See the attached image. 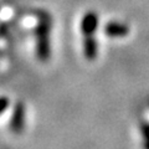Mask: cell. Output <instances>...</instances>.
Masks as SVG:
<instances>
[{
	"label": "cell",
	"mask_w": 149,
	"mask_h": 149,
	"mask_svg": "<svg viewBox=\"0 0 149 149\" xmlns=\"http://www.w3.org/2000/svg\"><path fill=\"white\" fill-rule=\"evenodd\" d=\"M98 27V15L95 11H88L81 20V31L83 36H92Z\"/></svg>",
	"instance_id": "3"
},
{
	"label": "cell",
	"mask_w": 149,
	"mask_h": 149,
	"mask_svg": "<svg viewBox=\"0 0 149 149\" xmlns=\"http://www.w3.org/2000/svg\"><path fill=\"white\" fill-rule=\"evenodd\" d=\"M141 132L143 134L144 141H149V123L148 122H143L141 124Z\"/></svg>",
	"instance_id": "6"
},
{
	"label": "cell",
	"mask_w": 149,
	"mask_h": 149,
	"mask_svg": "<svg viewBox=\"0 0 149 149\" xmlns=\"http://www.w3.org/2000/svg\"><path fill=\"white\" fill-rule=\"evenodd\" d=\"M9 104H10V102L6 97H0V114H3L8 109Z\"/></svg>",
	"instance_id": "7"
},
{
	"label": "cell",
	"mask_w": 149,
	"mask_h": 149,
	"mask_svg": "<svg viewBox=\"0 0 149 149\" xmlns=\"http://www.w3.org/2000/svg\"><path fill=\"white\" fill-rule=\"evenodd\" d=\"M97 52H98V45L95 37L92 36H85L83 40V55L88 61H93L97 57Z\"/></svg>",
	"instance_id": "5"
},
{
	"label": "cell",
	"mask_w": 149,
	"mask_h": 149,
	"mask_svg": "<svg viewBox=\"0 0 149 149\" xmlns=\"http://www.w3.org/2000/svg\"><path fill=\"white\" fill-rule=\"evenodd\" d=\"M128 32H129V27L125 24H122V22L111 21V22H107L104 25V34L107 36L123 37L125 35H128Z\"/></svg>",
	"instance_id": "4"
},
{
	"label": "cell",
	"mask_w": 149,
	"mask_h": 149,
	"mask_svg": "<svg viewBox=\"0 0 149 149\" xmlns=\"http://www.w3.org/2000/svg\"><path fill=\"white\" fill-rule=\"evenodd\" d=\"M24 127H25V106L21 102H19L14 107L11 120H10V128L14 133H21Z\"/></svg>",
	"instance_id": "2"
},
{
	"label": "cell",
	"mask_w": 149,
	"mask_h": 149,
	"mask_svg": "<svg viewBox=\"0 0 149 149\" xmlns=\"http://www.w3.org/2000/svg\"><path fill=\"white\" fill-rule=\"evenodd\" d=\"M50 32H51V20L47 16H42L36 26V56L40 61L46 62L51 56V42H50Z\"/></svg>",
	"instance_id": "1"
},
{
	"label": "cell",
	"mask_w": 149,
	"mask_h": 149,
	"mask_svg": "<svg viewBox=\"0 0 149 149\" xmlns=\"http://www.w3.org/2000/svg\"><path fill=\"white\" fill-rule=\"evenodd\" d=\"M143 148H144V149H149V141H144Z\"/></svg>",
	"instance_id": "8"
}]
</instances>
